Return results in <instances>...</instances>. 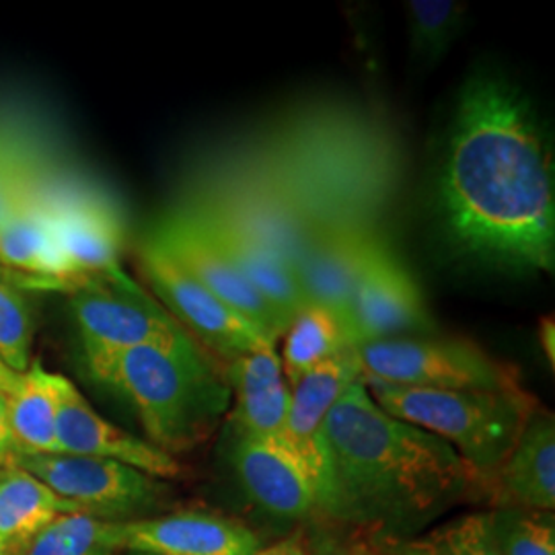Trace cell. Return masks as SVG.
<instances>
[{
  "label": "cell",
  "mask_w": 555,
  "mask_h": 555,
  "mask_svg": "<svg viewBox=\"0 0 555 555\" xmlns=\"http://www.w3.org/2000/svg\"><path fill=\"white\" fill-rule=\"evenodd\" d=\"M447 235L469 258L554 272V157L529 98L477 75L456 101L438 178Z\"/></svg>",
  "instance_id": "6da1fadb"
},
{
  "label": "cell",
  "mask_w": 555,
  "mask_h": 555,
  "mask_svg": "<svg viewBox=\"0 0 555 555\" xmlns=\"http://www.w3.org/2000/svg\"><path fill=\"white\" fill-rule=\"evenodd\" d=\"M327 474L318 508L378 541L416 535L483 483L444 440L389 416L364 380L325 420Z\"/></svg>",
  "instance_id": "7a4b0ae2"
},
{
  "label": "cell",
  "mask_w": 555,
  "mask_h": 555,
  "mask_svg": "<svg viewBox=\"0 0 555 555\" xmlns=\"http://www.w3.org/2000/svg\"><path fill=\"white\" fill-rule=\"evenodd\" d=\"M82 360L89 377L132 405L149 442L167 455L206 442L231 410L227 377L188 334Z\"/></svg>",
  "instance_id": "3957f363"
},
{
  "label": "cell",
  "mask_w": 555,
  "mask_h": 555,
  "mask_svg": "<svg viewBox=\"0 0 555 555\" xmlns=\"http://www.w3.org/2000/svg\"><path fill=\"white\" fill-rule=\"evenodd\" d=\"M366 391L389 416L444 440L488 488L539 403L516 389H420L364 380Z\"/></svg>",
  "instance_id": "277c9868"
},
{
  "label": "cell",
  "mask_w": 555,
  "mask_h": 555,
  "mask_svg": "<svg viewBox=\"0 0 555 555\" xmlns=\"http://www.w3.org/2000/svg\"><path fill=\"white\" fill-rule=\"evenodd\" d=\"M364 380L420 389H516L513 364L465 337L403 336L357 346Z\"/></svg>",
  "instance_id": "5b68a950"
},
{
  "label": "cell",
  "mask_w": 555,
  "mask_h": 555,
  "mask_svg": "<svg viewBox=\"0 0 555 555\" xmlns=\"http://www.w3.org/2000/svg\"><path fill=\"white\" fill-rule=\"evenodd\" d=\"M68 297L82 357L185 336V330L159 300L140 288L126 272L80 282L68 291Z\"/></svg>",
  "instance_id": "8992f818"
},
{
  "label": "cell",
  "mask_w": 555,
  "mask_h": 555,
  "mask_svg": "<svg viewBox=\"0 0 555 555\" xmlns=\"http://www.w3.org/2000/svg\"><path fill=\"white\" fill-rule=\"evenodd\" d=\"M140 272L165 311L185 334L227 362L276 344L254 323L241 318L229 305L206 291L149 237L139 254Z\"/></svg>",
  "instance_id": "52a82bcc"
},
{
  "label": "cell",
  "mask_w": 555,
  "mask_h": 555,
  "mask_svg": "<svg viewBox=\"0 0 555 555\" xmlns=\"http://www.w3.org/2000/svg\"><path fill=\"white\" fill-rule=\"evenodd\" d=\"M7 465L40 479L73 513L119 522L149 508L159 494L155 477L112 459L82 455H13Z\"/></svg>",
  "instance_id": "ba28073f"
},
{
  "label": "cell",
  "mask_w": 555,
  "mask_h": 555,
  "mask_svg": "<svg viewBox=\"0 0 555 555\" xmlns=\"http://www.w3.org/2000/svg\"><path fill=\"white\" fill-rule=\"evenodd\" d=\"M151 238L190 276L198 280L206 291L237 311L241 318L254 323L266 336L274 341L284 336L288 321L259 295L233 266V261L224 256L194 208L169 215L153 231Z\"/></svg>",
  "instance_id": "9c48e42d"
},
{
  "label": "cell",
  "mask_w": 555,
  "mask_h": 555,
  "mask_svg": "<svg viewBox=\"0 0 555 555\" xmlns=\"http://www.w3.org/2000/svg\"><path fill=\"white\" fill-rule=\"evenodd\" d=\"M354 346L403 336H430L435 330L416 280L383 243L358 282L346 311Z\"/></svg>",
  "instance_id": "30bf717a"
},
{
  "label": "cell",
  "mask_w": 555,
  "mask_h": 555,
  "mask_svg": "<svg viewBox=\"0 0 555 555\" xmlns=\"http://www.w3.org/2000/svg\"><path fill=\"white\" fill-rule=\"evenodd\" d=\"M56 393L59 453L112 459L151 477L179 476L181 467L176 456L163 453L149 440L132 437L101 417L73 380L56 375Z\"/></svg>",
  "instance_id": "8fae6325"
},
{
  "label": "cell",
  "mask_w": 555,
  "mask_h": 555,
  "mask_svg": "<svg viewBox=\"0 0 555 555\" xmlns=\"http://www.w3.org/2000/svg\"><path fill=\"white\" fill-rule=\"evenodd\" d=\"M118 552L153 555H251L254 531L237 520L208 513H178L149 520L112 522Z\"/></svg>",
  "instance_id": "7c38bea8"
},
{
  "label": "cell",
  "mask_w": 555,
  "mask_h": 555,
  "mask_svg": "<svg viewBox=\"0 0 555 555\" xmlns=\"http://www.w3.org/2000/svg\"><path fill=\"white\" fill-rule=\"evenodd\" d=\"M231 426L235 437L288 447V412L293 389L284 377L276 344L261 346L229 362Z\"/></svg>",
  "instance_id": "4fadbf2b"
},
{
  "label": "cell",
  "mask_w": 555,
  "mask_h": 555,
  "mask_svg": "<svg viewBox=\"0 0 555 555\" xmlns=\"http://www.w3.org/2000/svg\"><path fill=\"white\" fill-rule=\"evenodd\" d=\"M360 380H364V373L357 346H352L319 364L291 387L288 447L313 479L315 494L327 474V451L323 440L325 420L337 399Z\"/></svg>",
  "instance_id": "5bb4252c"
},
{
  "label": "cell",
  "mask_w": 555,
  "mask_h": 555,
  "mask_svg": "<svg viewBox=\"0 0 555 555\" xmlns=\"http://www.w3.org/2000/svg\"><path fill=\"white\" fill-rule=\"evenodd\" d=\"M231 463L245 496L263 515L300 520L315 513L313 479L291 449L235 437Z\"/></svg>",
  "instance_id": "9a60e30c"
},
{
  "label": "cell",
  "mask_w": 555,
  "mask_h": 555,
  "mask_svg": "<svg viewBox=\"0 0 555 555\" xmlns=\"http://www.w3.org/2000/svg\"><path fill=\"white\" fill-rule=\"evenodd\" d=\"M380 245L383 241L360 229L318 231L293 268L307 305H319L346 318L358 282Z\"/></svg>",
  "instance_id": "2e32d148"
},
{
  "label": "cell",
  "mask_w": 555,
  "mask_h": 555,
  "mask_svg": "<svg viewBox=\"0 0 555 555\" xmlns=\"http://www.w3.org/2000/svg\"><path fill=\"white\" fill-rule=\"evenodd\" d=\"M50 219L60 254L77 280L75 286L124 274L119 268L121 229L109 206L89 196L52 194Z\"/></svg>",
  "instance_id": "e0dca14e"
},
{
  "label": "cell",
  "mask_w": 555,
  "mask_h": 555,
  "mask_svg": "<svg viewBox=\"0 0 555 555\" xmlns=\"http://www.w3.org/2000/svg\"><path fill=\"white\" fill-rule=\"evenodd\" d=\"M50 202L52 194L40 176L0 220V263L68 291L77 280L54 238Z\"/></svg>",
  "instance_id": "ac0fdd59"
},
{
  "label": "cell",
  "mask_w": 555,
  "mask_h": 555,
  "mask_svg": "<svg viewBox=\"0 0 555 555\" xmlns=\"http://www.w3.org/2000/svg\"><path fill=\"white\" fill-rule=\"evenodd\" d=\"M498 508L554 513L555 422L552 412L537 408L513 453L500 465L488 488Z\"/></svg>",
  "instance_id": "d6986e66"
},
{
  "label": "cell",
  "mask_w": 555,
  "mask_h": 555,
  "mask_svg": "<svg viewBox=\"0 0 555 555\" xmlns=\"http://www.w3.org/2000/svg\"><path fill=\"white\" fill-rule=\"evenodd\" d=\"M194 210L243 278L291 323L298 311L307 307L291 266L210 206H194Z\"/></svg>",
  "instance_id": "ffe728a7"
},
{
  "label": "cell",
  "mask_w": 555,
  "mask_h": 555,
  "mask_svg": "<svg viewBox=\"0 0 555 555\" xmlns=\"http://www.w3.org/2000/svg\"><path fill=\"white\" fill-rule=\"evenodd\" d=\"M56 375L48 373L40 362H34L23 375H17L9 393L15 455H56Z\"/></svg>",
  "instance_id": "44dd1931"
},
{
  "label": "cell",
  "mask_w": 555,
  "mask_h": 555,
  "mask_svg": "<svg viewBox=\"0 0 555 555\" xmlns=\"http://www.w3.org/2000/svg\"><path fill=\"white\" fill-rule=\"evenodd\" d=\"M4 467L7 472L0 474V545L13 552L73 508L40 479L20 467Z\"/></svg>",
  "instance_id": "7402d4cb"
},
{
  "label": "cell",
  "mask_w": 555,
  "mask_h": 555,
  "mask_svg": "<svg viewBox=\"0 0 555 555\" xmlns=\"http://www.w3.org/2000/svg\"><path fill=\"white\" fill-rule=\"evenodd\" d=\"M352 346L344 315L319 305H307L284 332V348L280 357L284 377L293 387L319 364Z\"/></svg>",
  "instance_id": "603a6c76"
},
{
  "label": "cell",
  "mask_w": 555,
  "mask_h": 555,
  "mask_svg": "<svg viewBox=\"0 0 555 555\" xmlns=\"http://www.w3.org/2000/svg\"><path fill=\"white\" fill-rule=\"evenodd\" d=\"M378 555H500L492 513H472L422 535L378 541Z\"/></svg>",
  "instance_id": "cb8c5ba5"
},
{
  "label": "cell",
  "mask_w": 555,
  "mask_h": 555,
  "mask_svg": "<svg viewBox=\"0 0 555 555\" xmlns=\"http://www.w3.org/2000/svg\"><path fill=\"white\" fill-rule=\"evenodd\" d=\"M467 7L453 0H412L408 2L410 52L412 60L433 68L447 56L465 27Z\"/></svg>",
  "instance_id": "d4e9b609"
},
{
  "label": "cell",
  "mask_w": 555,
  "mask_h": 555,
  "mask_svg": "<svg viewBox=\"0 0 555 555\" xmlns=\"http://www.w3.org/2000/svg\"><path fill=\"white\" fill-rule=\"evenodd\" d=\"M112 522L82 513L56 516L41 533L11 555H116Z\"/></svg>",
  "instance_id": "484cf974"
},
{
  "label": "cell",
  "mask_w": 555,
  "mask_h": 555,
  "mask_svg": "<svg viewBox=\"0 0 555 555\" xmlns=\"http://www.w3.org/2000/svg\"><path fill=\"white\" fill-rule=\"evenodd\" d=\"M34 318L29 302L11 278L0 274V362L15 375L31 364Z\"/></svg>",
  "instance_id": "4316f807"
},
{
  "label": "cell",
  "mask_w": 555,
  "mask_h": 555,
  "mask_svg": "<svg viewBox=\"0 0 555 555\" xmlns=\"http://www.w3.org/2000/svg\"><path fill=\"white\" fill-rule=\"evenodd\" d=\"M492 529L500 555H555L552 513L498 508L492 513Z\"/></svg>",
  "instance_id": "83f0119b"
},
{
  "label": "cell",
  "mask_w": 555,
  "mask_h": 555,
  "mask_svg": "<svg viewBox=\"0 0 555 555\" xmlns=\"http://www.w3.org/2000/svg\"><path fill=\"white\" fill-rule=\"evenodd\" d=\"M38 178L40 173L29 153L17 140L0 134V220Z\"/></svg>",
  "instance_id": "f1b7e54d"
},
{
  "label": "cell",
  "mask_w": 555,
  "mask_h": 555,
  "mask_svg": "<svg viewBox=\"0 0 555 555\" xmlns=\"http://www.w3.org/2000/svg\"><path fill=\"white\" fill-rule=\"evenodd\" d=\"M17 377L11 380H0V465H7V461L15 455L13 433L9 422V393L13 389Z\"/></svg>",
  "instance_id": "f546056e"
},
{
  "label": "cell",
  "mask_w": 555,
  "mask_h": 555,
  "mask_svg": "<svg viewBox=\"0 0 555 555\" xmlns=\"http://www.w3.org/2000/svg\"><path fill=\"white\" fill-rule=\"evenodd\" d=\"M251 555H311L305 539L300 535H291L280 539L268 547H259Z\"/></svg>",
  "instance_id": "4dcf8cb0"
},
{
  "label": "cell",
  "mask_w": 555,
  "mask_h": 555,
  "mask_svg": "<svg viewBox=\"0 0 555 555\" xmlns=\"http://www.w3.org/2000/svg\"><path fill=\"white\" fill-rule=\"evenodd\" d=\"M539 344L545 352V357L550 358L552 369L555 366V323L554 318H543L539 323Z\"/></svg>",
  "instance_id": "1f68e13d"
},
{
  "label": "cell",
  "mask_w": 555,
  "mask_h": 555,
  "mask_svg": "<svg viewBox=\"0 0 555 555\" xmlns=\"http://www.w3.org/2000/svg\"><path fill=\"white\" fill-rule=\"evenodd\" d=\"M315 555H358L352 554V552H348L346 547H341V545H337L334 541H330V539H323L321 543H319L318 547H315Z\"/></svg>",
  "instance_id": "d6a6232c"
},
{
  "label": "cell",
  "mask_w": 555,
  "mask_h": 555,
  "mask_svg": "<svg viewBox=\"0 0 555 555\" xmlns=\"http://www.w3.org/2000/svg\"><path fill=\"white\" fill-rule=\"evenodd\" d=\"M15 377H17V375L11 373L7 366H0V380H11V378Z\"/></svg>",
  "instance_id": "836d02e7"
},
{
  "label": "cell",
  "mask_w": 555,
  "mask_h": 555,
  "mask_svg": "<svg viewBox=\"0 0 555 555\" xmlns=\"http://www.w3.org/2000/svg\"><path fill=\"white\" fill-rule=\"evenodd\" d=\"M0 555H11V554H9V550H4V547H2V545H0Z\"/></svg>",
  "instance_id": "e575fe53"
},
{
  "label": "cell",
  "mask_w": 555,
  "mask_h": 555,
  "mask_svg": "<svg viewBox=\"0 0 555 555\" xmlns=\"http://www.w3.org/2000/svg\"><path fill=\"white\" fill-rule=\"evenodd\" d=\"M126 555H153V554H137V552H126Z\"/></svg>",
  "instance_id": "d590c367"
},
{
  "label": "cell",
  "mask_w": 555,
  "mask_h": 555,
  "mask_svg": "<svg viewBox=\"0 0 555 555\" xmlns=\"http://www.w3.org/2000/svg\"><path fill=\"white\" fill-rule=\"evenodd\" d=\"M0 366H4V364H2V362H0Z\"/></svg>",
  "instance_id": "8d00e7d4"
}]
</instances>
